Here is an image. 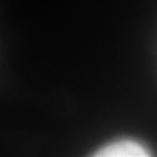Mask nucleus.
<instances>
[{"label":"nucleus","instance_id":"nucleus-1","mask_svg":"<svg viewBox=\"0 0 157 157\" xmlns=\"http://www.w3.org/2000/svg\"><path fill=\"white\" fill-rule=\"evenodd\" d=\"M95 156L102 157H143L150 156V151L146 147L131 140H121L117 143H111L108 146L102 147Z\"/></svg>","mask_w":157,"mask_h":157}]
</instances>
